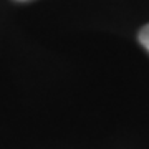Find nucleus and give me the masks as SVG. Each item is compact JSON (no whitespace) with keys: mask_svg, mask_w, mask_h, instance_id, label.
<instances>
[{"mask_svg":"<svg viewBox=\"0 0 149 149\" xmlns=\"http://www.w3.org/2000/svg\"><path fill=\"white\" fill-rule=\"evenodd\" d=\"M139 43L149 52V25H146V27L139 32Z\"/></svg>","mask_w":149,"mask_h":149,"instance_id":"f257e3e1","label":"nucleus"}]
</instances>
